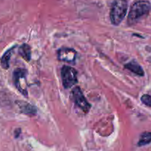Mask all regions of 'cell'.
Instances as JSON below:
<instances>
[{"instance_id": "obj_5", "label": "cell", "mask_w": 151, "mask_h": 151, "mask_svg": "<svg viewBox=\"0 0 151 151\" xmlns=\"http://www.w3.org/2000/svg\"><path fill=\"white\" fill-rule=\"evenodd\" d=\"M27 75V71L25 69H16L13 72V80L16 88L23 94L24 97H27V91L23 88L22 85V81L26 83V76Z\"/></svg>"}, {"instance_id": "obj_4", "label": "cell", "mask_w": 151, "mask_h": 151, "mask_svg": "<svg viewBox=\"0 0 151 151\" xmlns=\"http://www.w3.org/2000/svg\"><path fill=\"white\" fill-rule=\"evenodd\" d=\"M72 95L75 105L83 112L88 113L91 109V105L86 100L80 87L77 86L73 88L72 91Z\"/></svg>"}, {"instance_id": "obj_8", "label": "cell", "mask_w": 151, "mask_h": 151, "mask_svg": "<svg viewBox=\"0 0 151 151\" xmlns=\"http://www.w3.org/2000/svg\"><path fill=\"white\" fill-rule=\"evenodd\" d=\"M125 68L132 72L133 73L139 75V76H144L145 75V72L143 69L136 60H131V62L125 64Z\"/></svg>"}, {"instance_id": "obj_12", "label": "cell", "mask_w": 151, "mask_h": 151, "mask_svg": "<svg viewBox=\"0 0 151 151\" xmlns=\"http://www.w3.org/2000/svg\"><path fill=\"white\" fill-rule=\"evenodd\" d=\"M141 101L145 106L151 107V96L148 95V94H144V95L142 96Z\"/></svg>"}, {"instance_id": "obj_9", "label": "cell", "mask_w": 151, "mask_h": 151, "mask_svg": "<svg viewBox=\"0 0 151 151\" xmlns=\"http://www.w3.org/2000/svg\"><path fill=\"white\" fill-rule=\"evenodd\" d=\"M15 48H16V46H14V47L9 49L8 50H7V51L4 53V55H3L2 57L1 58V59H0L1 66L4 69H7L10 67V58H11L12 54H13V51Z\"/></svg>"}, {"instance_id": "obj_7", "label": "cell", "mask_w": 151, "mask_h": 151, "mask_svg": "<svg viewBox=\"0 0 151 151\" xmlns=\"http://www.w3.org/2000/svg\"><path fill=\"white\" fill-rule=\"evenodd\" d=\"M16 104L18 105L22 113L30 116H33L36 114L37 109L32 105L29 104L25 101H22V100L16 101Z\"/></svg>"}, {"instance_id": "obj_2", "label": "cell", "mask_w": 151, "mask_h": 151, "mask_svg": "<svg viewBox=\"0 0 151 151\" xmlns=\"http://www.w3.org/2000/svg\"><path fill=\"white\" fill-rule=\"evenodd\" d=\"M127 0H114L111 4L110 12V19L112 24L117 26L125 18L128 11Z\"/></svg>"}, {"instance_id": "obj_1", "label": "cell", "mask_w": 151, "mask_h": 151, "mask_svg": "<svg viewBox=\"0 0 151 151\" xmlns=\"http://www.w3.org/2000/svg\"><path fill=\"white\" fill-rule=\"evenodd\" d=\"M151 10V4L149 1L141 0L134 2L131 5L128 16V24L130 26L137 24L142 16L148 14Z\"/></svg>"}, {"instance_id": "obj_3", "label": "cell", "mask_w": 151, "mask_h": 151, "mask_svg": "<svg viewBox=\"0 0 151 151\" xmlns=\"http://www.w3.org/2000/svg\"><path fill=\"white\" fill-rule=\"evenodd\" d=\"M78 73L74 68L64 66L61 69V78L65 88H69L78 82Z\"/></svg>"}, {"instance_id": "obj_6", "label": "cell", "mask_w": 151, "mask_h": 151, "mask_svg": "<svg viewBox=\"0 0 151 151\" xmlns=\"http://www.w3.org/2000/svg\"><path fill=\"white\" fill-rule=\"evenodd\" d=\"M58 59L60 61L67 63H75L77 58V52L74 49L63 47L58 50Z\"/></svg>"}, {"instance_id": "obj_10", "label": "cell", "mask_w": 151, "mask_h": 151, "mask_svg": "<svg viewBox=\"0 0 151 151\" xmlns=\"http://www.w3.org/2000/svg\"><path fill=\"white\" fill-rule=\"evenodd\" d=\"M19 53L22 58L29 62L31 60V47L27 44H23L19 48Z\"/></svg>"}, {"instance_id": "obj_11", "label": "cell", "mask_w": 151, "mask_h": 151, "mask_svg": "<svg viewBox=\"0 0 151 151\" xmlns=\"http://www.w3.org/2000/svg\"><path fill=\"white\" fill-rule=\"evenodd\" d=\"M151 142V132H144L140 136L139 140L138 142V146L142 147Z\"/></svg>"}, {"instance_id": "obj_13", "label": "cell", "mask_w": 151, "mask_h": 151, "mask_svg": "<svg viewBox=\"0 0 151 151\" xmlns=\"http://www.w3.org/2000/svg\"><path fill=\"white\" fill-rule=\"evenodd\" d=\"M14 134H15V137H16V138H18V137H19V135H20V134H21V129H20V128H17V129L15 131Z\"/></svg>"}]
</instances>
